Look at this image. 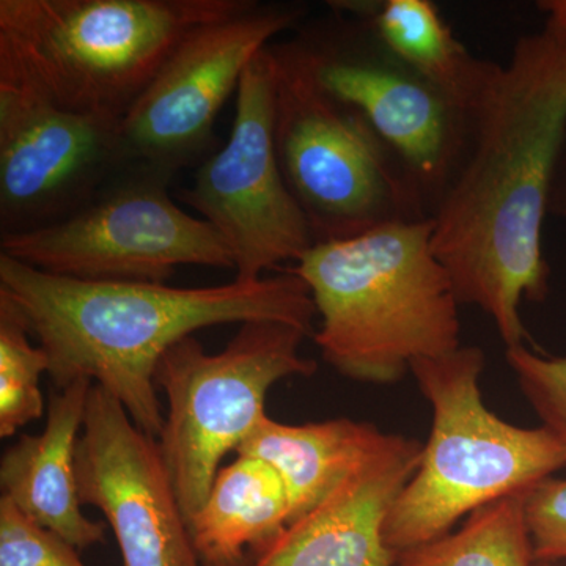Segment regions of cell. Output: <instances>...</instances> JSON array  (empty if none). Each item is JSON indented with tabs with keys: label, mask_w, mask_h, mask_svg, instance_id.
<instances>
[{
	"label": "cell",
	"mask_w": 566,
	"mask_h": 566,
	"mask_svg": "<svg viewBox=\"0 0 566 566\" xmlns=\"http://www.w3.org/2000/svg\"><path fill=\"white\" fill-rule=\"evenodd\" d=\"M565 126L566 31L545 21L495 69L431 214V244L458 301L490 315L506 348L531 340L521 303L549 293L543 222Z\"/></svg>",
	"instance_id": "cell-1"
},
{
	"label": "cell",
	"mask_w": 566,
	"mask_h": 566,
	"mask_svg": "<svg viewBox=\"0 0 566 566\" xmlns=\"http://www.w3.org/2000/svg\"><path fill=\"white\" fill-rule=\"evenodd\" d=\"M0 296L20 311L50 359L54 389L88 379L158 439L164 411L155 385L164 354L222 324L277 322L314 335L316 308L289 271L212 286L81 281L43 273L0 253Z\"/></svg>",
	"instance_id": "cell-2"
},
{
	"label": "cell",
	"mask_w": 566,
	"mask_h": 566,
	"mask_svg": "<svg viewBox=\"0 0 566 566\" xmlns=\"http://www.w3.org/2000/svg\"><path fill=\"white\" fill-rule=\"evenodd\" d=\"M433 221L316 243L285 271L314 297L323 359L354 381L394 385L415 360L461 346L460 301L431 244Z\"/></svg>",
	"instance_id": "cell-3"
},
{
	"label": "cell",
	"mask_w": 566,
	"mask_h": 566,
	"mask_svg": "<svg viewBox=\"0 0 566 566\" xmlns=\"http://www.w3.org/2000/svg\"><path fill=\"white\" fill-rule=\"evenodd\" d=\"M485 365L482 348L461 345L409 367L433 422L419 468L386 521L395 554L450 534L475 510L566 468V442L554 431L516 427L488 408L480 390Z\"/></svg>",
	"instance_id": "cell-4"
},
{
	"label": "cell",
	"mask_w": 566,
	"mask_h": 566,
	"mask_svg": "<svg viewBox=\"0 0 566 566\" xmlns=\"http://www.w3.org/2000/svg\"><path fill=\"white\" fill-rule=\"evenodd\" d=\"M248 0H0V46L55 102L123 120L186 33Z\"/></svg>",
	"instance_id": "cell-5"
},
{
	"label": "cell",
	"mask_w": 566,
	"mask_h": 566,
	"mask_svg": "<svg viewBox=\"0 0 566 566\" xmlns=\"http://www.w3.org/2000/svg\"><path fill=\"white\" fill-rule=\"evenodd\" d=\"M275 62V147L316 243L431 218L403 166L359 112L327 95L286 44Z\"/></svg>",
	"instance_id": "cell-6"
},
{
	"label": "cell",
	"mask_w": 566,
	"mask_h": 566,
	"mask_svg": "<svg viewBox=\"0 0 566 566\" xmlns=\"http://www.w3.org/2000/svg\"><path fill=\"white\" fill-rule=\"evenodd\" d=\"M304 331L277 322L241 324L221 353H207L193 335L169 349L155 374L167 398L156 439L188 521L202 509L223 458L243 446L266 419L274 385L315 375L301 353Z\"/></svg>",
	"instance_id": "cell-7"
},
{
	"label": "cell",
	"mask_w": 566,
	"mask_h": 566,
	"mask_svg": "<svg viewBox=\"0 0 566 566\" xmlns=\"http://www.w3.org/2000/svg\"><path fill=\"white\" fill-rule=\"evenodd\" d=\"M174 177L133 164L63 221L0 237V253L81 281L166 283L188 264L234 271L218 230L174 202Z\"/></svg>",
	"instance_id": "cell-8"
},
{
	"label": "cell",
	"mask_w": 566,
	"mask_h": 566,
	"mask_svg": "<svg viewBox=\"0 0 566 566\" xmlns=\"http://www.w3.org/2000/svg\"><path fill=\"white\" fill-rule=\"evenodd\" d=\"M283 43L319 88L363 115L433 214L468 147L471 112L352 14L333 11Z\"/></svg>",
	"instance_id": "cell-9"
},
{
	"label": "cell",
	"mask_w": 566,
	"mask_h": 566,
	"mask_svg": "<svg viewBox=\"0 0 566 566\" xmlns=\"http://www.w3.org/2000/svg\"><path fill=\"white\" fill-rule=\"evenodd\" d=\"M129 166L122 120L62 106L0 46V237L63 221Z\"/></svg>",
	"instance_id": "cell-10"
},
{
	"label": "cell",
	"mask_w": 566,
	"mask_h": 566,
	"mask_svg": "<svg viewBox=\"0 0 566 566\" xmlns=\"http://www.w3.org/2000/svg\"><path fill=\"white\" fill-rule=\"evenodd\" d=\"M270 46L244 71L229 140L199 164L192 185L180 193L181 202L221 234L232 252L234 279L245 282L296 263L316 244L279 163Z\"/></svg>",
	"instance_id": "cell-11"
},
{
	"label": "cell",
	"mask_w": 566,
	"mask_h": 566,
	"mask_svg": "<svg viewBox=\"0 0 566 566\" xmlns=\"http://www.w3.org/2000/svg\"><path fill=\"white\" fill-rule=\"evenodd\" d=\"M300 3L248 0L182 36L122 120L129 164L177 175L211 150L219 112L237 95L249 63L305 17Z\"/></svg>",
	"instance_id": "cell-12"
},
{
	"label": "cell",
	"mask_w": 566,
	"mask_h": 566,
	"mask_svg": "<svg viewBox=\"0 0 566 566\" xmlns=\"http://www.w3.org/2000/svg\"><path fill=\"white\" fill-rule=\"evenodd\" d=\"M82 504L106 517L123 566H205L158 441L92 386L76 447Z\"/></svg>",
	"instance_id": "cell-13"
},
{
	"label": "cell",
	"mask_w": 566,
	"mask_h": 566,
	"mask_svg": "<svg viewBox=\"0 0 566 566\" xmlns=\"http://www.w3.org/2000/svg\"><path fill=\"white\" fill-rule=\"evenodd\" d=\"M422 449L416 439L392 434L381 452L289 524L251 566H395L386 521L419 468Z\"/></svg>",
	"instance_id": "cell-14"
},
{
	"label": "cell",
	"mask_w": 566,
	"mask_h": 566,
	"mask_svg": "<svg viewBox=\"0 0 566 566\" xmlns=\"http://www.w3.org/2000/svg\"><path fill=\"white\" fill-rule=\"evenodd\" d=\"M92 386L80 379L52 390L43 431L22 434L0 460L2 497L80 551L99 545L106 536V526L82 512L77 483L76 447Z\"/></svg>",
	"instance_id": "cell-15"
},
{
	"label": "cell",
	"mask_w": 566,
	"mask_h": 566,
	"mask_svg": "<svg viewBox=\"0 0 566 566\" xmlns=\"http://www.w3.org/2000/svg\"><path fill=\"white\" fill-rule=\"evenodd\" d=\"M392 434L352 419L289 424L270 416L237 450L259 458L281 476L290 501V524L322 504L335 488L389 444Z\"/></svg>",
	"instance_id": "cell-16"
},
{
	"label": "cell",
	"mask_w": 566,
	"mask_h": 566,
	"mask_svg": "<svg viewBox=\"0 0 566 566\" xmlns=\"http://www.w3.org/2000/svg\"><path fill=\"white\" fill-rule=\"evenodd\" d=\"M290 524V501L281 476L259 458L237 455L216 475L207 501L189 521L205 566H244Z\"/></svg>",
	"instance_id": "cell-17"
},
{
	"label": "cell",
	"mask_w": 566,
	"mask_h": 566,
	"mask_svg": "<svg viewBox=\"0 0 566 566\" xmlns=\"http://www.w3.org/2000/svg\"><path fill=\"white\" fill-rule=\"evenodd\" d=\"M329 6L367 22L397 57L465 111H474L497 69L457 40L430 0H334Z\"/></svg>",
	"instance_id": "cell-18"
},
{
	"label": "cell",
	"mask_w": 566,
	"mask_h": 566,
	"mask_svg": "<svg viewBox=\"0 0 566 566\" xmlns=\"http://www.w3.org/2000/svg\"><path fill=\"white\" fill-rule=\"evenodd\" d=\"M527 491L475 510L457 532L397 554L395 566H536L524 516Z\"/></svg>",
	"instance_id": "cell-19"
},
{
	"label": "cell",
	"mask_w": 566,
	"mask_h": 566,
	"mask_svg": "<svg viewBox=\"0 0 566 566\" xmlns=\"http://www.w3.org/2000/svg\"><path fill=\"white\" fill-rule=\"evenodd\" d=\"M32 334L20 311L0 296V438H11L25 424L44 415L40 389L43 374L50 375V359Z\"/></svg>",
	"instance_id": "cell-20"
},
{
	"label": "cell",
	"mask_w": 566,
	"mask_h": 566,
	"mask_svg": "<svg viewBox=\"0 0 566 566\" xmlns=\"http://www.w3.org/2000/svg\"><path fill=\"white\" fill-rule=\"evenodd\" d=\"M505 359L543 427L566 442V356H545L520 345L506 348Z\"/></svg>",
	"instance_id": "cell-21"
},
{
	"label": "cell",
	"mask_w": 566,
	"mask_h": 566,
	"mask_svg": "<svg viewBox=\"0 0 566 566\" xmlns=\"http://www.w3.org/2000/svg\"><path fill=\"white\" fill-rule=\"evenodd\" d=\"M77 551L0 497V566H87Z\"/></svg>",
	"instance_id": "cell-22"
},
{
	"label": "cell",
	"mask_w": 566,
	"mask_h": 566,
	"mask_svg": "<svg viewBox=\"0 0 566 566\" xmlns=\"http://www.w3.org/2000/svg\"><path fill=\"white\" fill-rule=\"evenodd\" d=\"M524 516L536 564L566 560V476H547L527 491Z\"/></svg>",
	"instance_id": "cell-23"
},
{
	"label": "cell",
	"mask_w": 566,
	"mask_h": 566,
	"mask_svg": "<svg viewBox=\"0 0 566 566\" xmlns=\"http://www.w3.org/2000/svg\"><path fill=\"white\" fill-rule=\"evenodd\" d=\"M547 214L554 216V218H566V126L560 150H558L556 169H554L553 185H551Z\"/></svg>",
	"instance_id": "cell-24"
},
{
	"label": "cell",
	"mask_w": 566,
	"mask_h": 566,
	"mask_svg": "<svg viewBox=\"0 0 566 566\" xmlns=\"http://www.w3.org/2000/svg\"><path fill=\"white\" fill-rule=\"evenodd\" d=\"M536 9L543 13L546 22L566 31V0H539Z\"/></svg>",
	"instance_id": "cell-25"
},
{
	"label": "cell",
	"mask_w": 566,
	"mask_h": 566,
	"mask_svg": "<svg viewBox=\"0 0 566 566\" xmlns=\"http://www.w3.org/2000/svg\"><path fill=\"white\" fill-rule=\"evenodd\" d=\"M536 566H564L560 564H536Z\"/></svg>",
	"instance_id": "cell-26"
}]
</instances>
